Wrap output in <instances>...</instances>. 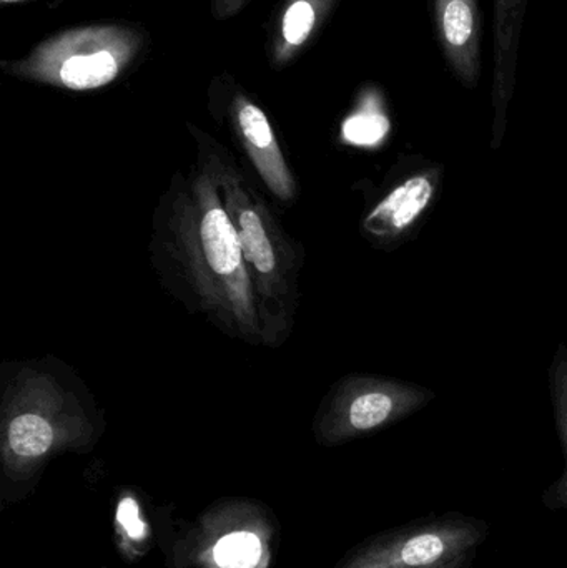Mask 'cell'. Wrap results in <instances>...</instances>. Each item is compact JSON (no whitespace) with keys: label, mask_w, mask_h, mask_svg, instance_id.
<instances>
[{"label":"cell","mask_w":567,"mask_h":568,"mask_svg":"<svg viewBox=\"0 0 567 568\" xmlns=\"http://www.w3.org/2000/svg\"><path fill=\"white\" fill-rule=\"evenodd\" d=\"M150 260L190 313L252 346H263L252 280L239 233L206 170L175 173L153 213Z\"/></svg>","instance_id":"6da1fadb"},{"label":"cell","mask_w":567,"mask_h":568,"mask_svg":"<svg viewBox=\"0 0 567 568\" xmlns=\"http://www.w3.org/2000/svg\"><path fill=\"white\" fill-rule=\"evenodd\" d=\"M102 414L89 387L57 357L0 369V447L10 477H27L60 450L95 443Z\"/></svg>","instance_id":"7a4b0ae2"},{"label":"cell","mask_w":567,"mask_h":568,"mask_svg":"<svg viewBox=\"0 0 567 568\" xmlns=\"http://www.w3.org/2000/svg\"><path fill=\"white\" fill-rule=\"evenodd\" d=\"M189 129L196 143V165L215 180L239 233L255 293L263 346L280 347L288 339L298 310L302 248L286 235L262 193L236 165L229 150L205 130L195 125Z\"/></svg>","instance_id":"3957f363"},{"label":"cell","mask_w":567,"mask_h":568,"mask_svg":"<svg viewBox=\"0 0 567 568\" xmlns=\"http://www.w3.org/2000/svg\"><path fill=\"white\" fill-rule=\"evenodd\" d=\"M146 36L126 23H90L47 37L27 55L0 63L7 75L70 92H89L123 75L145 49Z\"/></svg>","instance_id":"277c9868"},{"label":"cell","mask_w":567,"mask_h":568,"mask_svg":"<svg viewBox=\"0 0 567 568\" xmlns=\"http://www.w3.org/2000/svg\"><path fill=\"white\" fill-rule=\"evenodd\" d=\"M433 399V390L416 384L350 374L333 384L323 397L313 430L318 443L338 446L393 426Z\"/></svg>","instance_id":"5b68a950"},{"label":"cell","mask_w":567,"mask_h":568,"mask_svg":"<svg viewBox=\"0 0 567 568\" xmlns=\"http://www.w3.org/2000/svg\"><path fill=\"white\" fill-rule=\"evenodd\" d=\"M486 529L475 520L439 519L385 534L340 568H439L472 556Z\"/></svg>","instance_id":"8992f818"},{"label":"cell","mask_w":567,"mask_h":568,"mask_svg":"<svg viewBox=\"0 0 567 568\" xmlns=\"http://www.w3.org/2000/svg\"><path fill=\"white\" fill-rule=\"evenodd\" d=\"M399 172L362 220V233L369 245L386 252L398 248L422 229L442 192L445 170L413 156Z\"/></svg>","instance_id":"52a82bcc"},{"label":"cell","mask_w":567,"mask_h":568,"mask_svg":"<svg viewBox=\"0 0 567 568\" xmlns=\"http://www.w3.org/2000/svg\"><path fill=\"white\" fill-rule=\"evenodd\" d=\"M225 116L236 142L249 156L266 190L280 202H295L298 196L295 175L262 106L249 93L235 87L229 102H225Z\"/></svg>","instance_id":"ba28073f"},{"label":"cell","mask_w":567,"mask_h":568,"mask_svg":"<svg viewBox=\"0 0 567 568\" xmlns=\"http://www.w3.org/2000/svg\"><path fill=\"white\" fill-rule=\"evenodd\" d=\"M439 52L453 79L476 90L483 73V12L479 0H426Z\"/></svg>","instance_id":"9c48e42d"},{"label":"cell","mask_w":567,"mask_h":568,"mask_svg":"<svg viewBox=\"0 0 567 568\" xmlns=\"http://www.w3.org/2000/svg\"><path fill=\"white\" fill-rule=\"evenodd\" d=\"M528 3L529 0H493V150L502 146L508 126Z\"/></svg>","instance_id":"30bf717a"},{"label":"cell","mask_w":567,"mask_h":568,"mask_svg":"<svg viewBox=\"0 0 567 568\" xmlns=\"http://www.w3.org/2000/svg\"><path fill=\"white\" fill-rule=\"evenodd\" d=\"M338 0H285L270 37L269 57L273 69L282 70L298 59L316 39Z\"/></svg>","instance_id":"8fae6325"},{"label":"cell","mask_w":567,"mask_h":568,"mask_svg":"<svg viewBox=\"0 0 567 568\" xmlns=\"http://www.w3.org/2000/svg\"><path fill=\"white\" fill-rule=\"evenodd\" d=\"M551 396L555 403L556 424L565 449L566 469L561 479L549 489L548 504L555 509L567 510V347H559L551 366Z\"/></svg>","instance_id":"7c38bea8"},{"label":"cell","mask_w":567,"mask_h":568,"mask_svg":"<svg viewBox=\"0 0 567 568\" xmlns=\"http://www.w3.org/2000/svg\"><path fill=\"white\" fill-rule=\"evenodd\" d=\"M372 99L363 100L362 106L355 110L348 119L343 122V142L363 149L378 146L389 133V120L382 109L375 106Z\"/></svg>","instance_id":"4fadbf2b"},{"label":"cell","mask_w":567,"mask_h":568,"mask_svg":"<svg viewBox=\"0 0 567 568\" xmlns=\"http://www.w3.org/2000/svg\"><path fill=\"white\" fill-rule=\"evenodd\" d=\"M262 557V540L250 530L225 534L212 549V560L219 568H256Z\"/></svg>","instance_id":"5bb4252c"},{"label":"cell","mask_w":567,"mask_h":568,"mask_svg":"<svg viewBox=\"0 0 567 568\" xmlns=\"http://www.w3.org/2000/svg\"><path fill=\"white\" fill-rule=\"evenodd\" d=\"M252 0H212V16L216 20L232 19L239 16Z\"/></svg>","instance_id":"9a60e30c"},{"label":"cell","mask_w":567,"mask_h":568,"mask_svg":"<svg viewBox=\"0 0 567 568\" xmlns=\"http://www.w3.org/2000/svg\"><path fill=\"white\" fill-rule=\"evenodd\" d=\"M469 557L472 556L462 557V559L455 560V562L448 564V566L442 568H465L466 562H468L469 560Z\"/></svg>","instance_id":"2e32d148"},{"label":"cell","mask_w":567,"mask_h":568,"mask_svg":"<svg viewBox=\"0 0 567 568\" xmlns=\"http://www.w3.org/2000/svg\"><path fill=\"white\" fill-rule=\"evenodd\" d=\"M2 3H19V2H26V0H0Z\"/></svg>","instance_id":"e0dca14e"},{"label":"cell","mask_w":567,"mask_h":568,"mask_svg":"<svg viewBox=\"0 0 567 568\" xmlns=\"http://www.w3.org/2000/svg\"><path fill=\"white\" fill-rule=\"evenodd\" d=\"M439 568H442V567H439Z\"/></svg>","instance_id":"ac0fdd59"}]
</instances>
